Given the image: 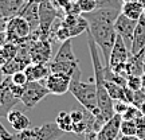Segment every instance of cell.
Here are the masks:
<instances>
[{
	"label": "cell",
	"mask_w": 145,
	"mask_h": 140,
	"mask_svg": "<svg viewBox=\"0 0 145 140\" xmlns=\"http://www.w3.org/2000/svg\"><path fill=\"white\" fill-rule=\"evenodd\" d=\"M120 14L121 10L116 8H97L93 12L83 14V18L89 23V31L104 54L105 66H109L110 53L117 39L114 22L117 20Z\"/></svg>",
	"instance_id": "obj_1"
},
{
	"label": "cell",
	"mask_w": 145,
	"mask_h": 140,
	"mask_svg": "<svg viewBox=\"0 0 145 140\" xmlns=\"http://www.w3.org/2000/svg\"><path fill=\"white\" fill-rule=\"evenodd\" d=\"M88 34V46L89 51H90V57H91V63H93V72H94V81H95V88H97V101H98V108L101 113L104 116L106 121L113 117L116 112H114L113 104L114 101L112 97L109 96L108 89H106V78H105V66L101 63L98 55V46L91 36L90 31H86Z\"/></svg>",
	"instance_id": "obj_2"
},
{
	"label": "cell",
	"mask_w": 145,
	"mask_h": 140,
	"mask_svg": "<svg viewBox=\"0 0 145 140\" xmlns=\"http://www.w3.org/2000/svg\"><path fill=\"white\" fill-rule=\"evenodd\" d=\"M82 73H77L71 77L70 83V93L75 97L79 104L82 105L83 109L89 110L93 116H98L101 110L98 108V101H97V88L95 83L91 82H82L81 81Z\"/></svg>",
	"instance_id": "obj_3"
},
{
	"label": "cell",
	"mask_w": 145,
	"mask_h": 140,
	"mask_svg": "<svg viewBox=\"0 0 145 140\" xmlns=\"http://www.w3.org/2000/svg\"><path fill=\"white\" fill-rule=\"evenodd\" d=\"M65 135L57 123H46L40 127L16 132L12 140H58Z\"/></svg>",
	"instance_id": "obj_4"
},
{
	"label": "cell",
	"mask_w": 145,
	"mask_h": 140,
	"mask_svg": "<svg viewBox=\"0 0 145 140\" xmlns=\"http://www.w3.org/2000/svg\"><path fill=\"white\" fill-rule=\"evenodd\" d=\"M61 10H58L55 5L52 4L51 0H46L39 4V28L34 31L38 36V41H44L48 39V35L51 32L52 22L57 18L61 16Z\"/></svg>",
	"instance_id": "obj_5"
},
{
	"label": "cell",
	"mask_w": 145,
	"mask_h": 140,
	"mask_svg": "<svg viewBox=\"0 0 145 140\" xmlns=\"http://www.w3.org/2000/svg\"><path fill=\"white\" fill-rule=\"evenodd\" d=\"M130 57V50L128 45L124 42V39L120 35H117V39H116V43H114L113 49H112V53H110V61H109V66H105V68H110L114 73H117L122 77L128 78V74H126V63H128V59Z\"/></svg>",
	"instance_id": "obj_6"
},
{
	"label": "cell",
	"mask_w": 145,
	"mask_h": 140,
	"mask_svg": "<svg viewBox=\"0 0 145 140\" xmlns=\"http://www.w3.org/2000/svg\"><path fill=\"white\" fill-rule=\"evenodd\" d=\"M48 94H51L50 90L47 89L44 83H42V81H28L24 85L20 103L24 105L27 110H30L34 106H36L43 99H46Z\"/></svg>",
	"instance_id": "obj_7"
},
{
	"label": "cell",
	"mask_w": 145,
	"mask_h": 140,
	"mask_svg": "<svg viewBox=\"0 0 145 140\" xmlns=\"http://www.w3.org/2000/svg\"><path fill=\"white\" fill-rule=\"evenodd\" d=\"M30 32H31V27L24 18L22 16L10 18V20L7 23V28H5V36L10 43L24 39L30 35Z\"/></svg>",
	"instance_id": "obj_8"
},
{
	"label": "cell",
	"mask_w": 145,
	"mask_h": 140,
	"mask_svg": "<svg viewBox=\"0 0 145 140\" xmlns=\"http://www.w3.org/2000/svg\"><path fill=\"white\" fill-rule=\"evenodd\" d=\"M70 83H71V77L67 74L62 73H50L48 77L46 78L44 85L50 90L51 94L55 96H62L66 92L70 90Z\"/></svg>",
	"instance_id": "obj_9"
},
{
	"label": "cell",
	"mask_w": 145,
	"mask_h": 140,
	"mask_svg": "<svg viewBox=\"0 0 145 140\" xmlns=\"http://www.w3.org/2000/svg\"><path fill=\"white\" fill-rule=\"evenodd\" d=\"M137 22L138 20L130 19L126 15H124L122 12L118 15L117 20L114 22V30L117 32V35H120L124 39V42L129 47V50H130V45H132V39H133L136 26H137Z\"/></svg>",
	"instance_id": "obj_10"
},
{
	"label": "cell",
	"mask_w": 145,
	"mask_h": 140,
	"mask_svg": "<svg viewBox=\"0 0 145 140\" xmlns=\"http://www.w3.org/2000/svg\"><path fill=\"white\" fill-rule=\"evenodd\" d=\"M30 58L32 63H50L51 58V45L48 39L35 41L30 49Z\"/></svg>",
	"instance_id": "obj_11"
},
{
	"label": "cell",
	"mask_w": 145,
	"mask_h": 140,
	"mask_svg": "<svg viewBox=\"0 0 145 140\" xmlns=\"http://www.w3.org/2000/svg\"><path fill=\"white\" fill-rule=\"evenodd\" d=\"M61 23L67 28L70 38H74L89 30V23L83 15H65Z\"/></svg>",
	"instance_id": "obj_12"
},
{
	"label": "cell",
	"mask_w": 145,
	"mask_h": 140,
	"mask_svg": "<svg viewBox=\"0 0 145 140\" xmlns=\"http://www.w3.org/2000/svg\"><path fill=\"white\" fill-rule=\"evenodd\" d=\"M121 121H122V116L116 113L113 117L101 128V131L97 133V139L95 140H117L118 133H120Z\"/></svg>",
	"instance_id": "obj_13"
},
{
	"label": "cell",
	"mask_w": 145,
	"mask_h": 140,
	"mask_svg": "<svg viewBox=\"0 0 145 140\" xmlns=\"http://www.w3.org/2000/svg\"><path fill=\"white\" fill-rule=\"evenodd\" d=\"M145 49V15H142L137 22L132 45H130V54H138Z\"/></svg>",
	"instance_id": "obj_14"
},
{
	"label": "cell",
	"mask_w": 145,
	"mask_h": 140,
	"mask_svg": "<svg viewBox=\"0 0 145 140\" xmlns=\"http://www.w3.org/2000/svg\"><path fill=\"white\" fill-rule=\"evenodd\" d=\"M18 16H22V18H24L28 22V24L31 27V31H36L39 28V23L40 22H39V4L38 3L28 1L26 7L19 12Z\"/></svg>",
	"instance_id": "obj_15"
},
{
	"label": "cell",
	"mask_w": 145,
	"mask_h": 140,
	"mask_svg": "<svg viewBox=\"0 0 145 140\" xmlns=\"http://www.w3.org/2000/svg\"><path fill=\"white\" fill-rule=\"evenodd\" d=\"M28 81H42L43 78H47L50 74V66L48 63H30L24 69Z\"/></svg>",
	"instance_id": "obj_16"
},
{
	"label": "cell",
	"mask_w": 145,
	"mask_h": 140,
	"mask_svg": "<svg viewBox=\"0 0 145 140\" xmlns=\"http://www.w3.org/2000/svg\"><path fill=\"white\" fill-rule=\"evenodd\" d=\"M5 119H7V121L10 123L11 127H12L16 132H20V131L27 129V128H30V125H31L30 119H28L23 112L16 110V109L10 110Z\"/></svg>",
	"instance_id": "obj_17"
},
{
	"label": "cell",
	"mask_w": 145,
	"mask_h": 140,
	"mask_svg": "<svg viewBox=\"0 0 145 140\" xmlns=\"http://www.w3.org/2000/svg\"><path fill=\"white\" fill-rule=\"evenodd\" d=\"M10 82H11V77H8V82H7V86L4 89V94H3V103H1V106H0V117H7L8 112L12 110V108L18 103H20V99L15 97L14 94L11 93L10 88H8Z\"/></svg>",
	"instance_id": "obj_18"
},
{
	"label": "cell",
	"mask_w": 145,
	"mask_h": 140,
	"mask_svg": "<svg viewBox=\"0 0 145 140\" xmlns=\"http://www.w3.org/2000/svg\"><path fill=\"white\" fill-rule=\"evenodd\" d=\"M52 61L55 62H78L77 57L74 55L71 46V39H69L66 42H62V45L59 47L58 53L55 54V57L52 58Z\"/></svg>",
	"instance_id": "obj_19"
},
{
	"label": "cell",
	"mask_w": 145,
	"mask_h": 140,
	"mask_svg": "<svg viewBox=\"0 0 145 140\" xmlns=\"http://www.w3.org/2000/svg\"><path fill=\"white\" fill-rule=\"evenodd\" d=\"M144 5L140 1H126V3H122L121 12L133 20H138L144 15Z\"/></svg>",
	"instance_id": "obj_20"
},
{
	"label": "cell",
	"mask_w": 145,
	"mask_h": 140,
	"mask_svg": "<svg viewBox=\"0 0 145 140\" xmlns=\"http://www.w3.org/2000/svg\"><path fill=\"white\" fill-rule=\"evenodd\" d=\"M55 123L58 124V127L66 133V132H72V119H71V114L70 112H66V110H62L59 112L55 119Z\"/></svg>",
	"instance_id": "obj_21"
},
{
	"label": "cell",
	"mask_w": 145,
	"mask_h": 140,
	"mask_svg": "<svg viewBox=\"0 0 145 140\" xmlns=\"http://www.w3.org/2000/svg\"><path fill=\"white\" fill-rule=\"evenodd\" d=\"M77 4L79 7L81 12L83 14H89V12H93L98 8V3L97 0H77Z\"/></svg>",
	"instance_id": "obj_22"
},
{
	"label": "cell",
	"mask_w": 145,
	"mask_h": 140,
	"mask_svg": "<svg viewBox=\"0 0 145 140\" xmlns=\"http://www.w3.org/2000/svg\"><path fill=\"white\" fill-rule=\"evenodd\" d=\"M120 132H121V135H126V136L136 135L135 120H124L122 119V121H121V127H120Z\"/></svg>",
	"instance_id": "obj_23"
},
{
	"label": "cell",
	"mask_w": 145,
	"mask_h": 140,
	"mask_svg": "<svg viewBox=\"0 0 145 140\" xmlns=\"http://www.w3.org/2000/svg\"><path fill=\"white\" fill-rule=\"evenodd\" d=\"M135 123H136V136H138L141 140H144L145 139V114L141 113L135 120Z\"/></svg>",
	"instance_id": "obj_24"
},
{
	"label": "cell",
	"mask_w": 145,
	"mask_h": 140,
	"mask_svg": "<svg viewBox=\"0 0 145 140\" xmlns=\"http://www.w3.org/2000/svg\"><path fill=\"white\" fill-rule=\"evenodd\" d=\"M140 114H141L140 108H137L136 105L130 104L129 108H128V110L122 114V119H124V120H136L138 116H140Z\"/></svg>",
	"instance_id": "obj_25"
},
{
	"label": "cell",
	"mask_w": 145,
	"mask_h": 140,
	"mask_svg": "<svg viewBox=\"0 0 145 140\" xmlns=\"http://www.w3.org/2000/svg\"><path fill=\"white\" fill-rule=\"evenodd\" d=\"M126 86H128L129 89H132L133 92H135V90H138V89H142L141 77H140V76H129V77H128Z\"/></svg>",
	"instance_id": "obj_26"
},
{
	"label": "cell",
	"mask_w": 145,
	"mask_h": 140,
	"mask_svg": "<svg viewBox=\"0 0 145 140\" xmlns=\"http://www.w3.org/2000/svg\"><path fill=\"white\" fill-rule=\"evenodd\" d=\"M11 81L14 83H16V85L24 86V85L28 82V78H27L24 70H22V72H18V73H15V74H12V76H11Z\"/></svg>",
	"instance_id": "obj_27"
},
{
	"label": "cell",
	"mask_w": 145,
	"mask_h": 140,
	"mask_svg": "<svg viewBox=\"0 0 145 140\" xmlns=\"http://www.w3.org/2000/svg\"><path fill=\"white\" fill-rule=\"evenodd\" d=\"M129 103H126V101H122V100H116L113 104V108H114V112L117 114H122L128 110V108H129Z\"/></svg>",
	"instance_id": "obj_28"
},
{
	"label": "cell",
	"mask_w": 145,
	"mask_h": 140,
	"mask_svg": "<svg viewBox=\"0 0 145 140\" xmlns=\"http://www.w3.org/2000/svg\"><path fill=\"white\" fill-rule=\"evenodd\" d=\"M144 103H145V90L144 89L135 90V93H133V103L132 104L136 105L137 108H140Z\"/></svg>",
	"instance_id": "obj_29"
},
{
	"label": "cell",
	"mask_w": 145,
	"mask_h": 140,
	"mask_svg": "<svg viewBox=\"0 0 145 140\" xmlns=\"http://www.w3.org/2000/svg\"><path fill=\"white\" fill-rule=\"evenodd\" d=\"M10 5H11V0H0V12L4 16H7L10 19Z\"/></svg>",
	"instance_id": "obj_30"
},
{
	"label": "cell",
	"mask_w": 145,
	"mask_h": 140,
	"mask_svg": "<svg viewBox=\"0 0 145 140\" xmlns=\"http://www.w3.org/2000/svg\"><path fill=\"white\" fill-rule=\"evenodd\" d=\"M0 139L1 140H12L14 139V135H11L8 131L4 128V125L0 123Z\"/></svg>",
	"instance_id": "obj_31"
},
{
	"label": "cell",
	"mask_w": 145,
	"mask_h": 140,
	"mask_svg": "<svg viewBox=\"0 0 145 140\" xmlns=\"http://www.w3.org/2000/svg\"><path fill=\"white\" fill-rule=\"evenodd\" d=\"M7 82H8V77H5L3 83L0 85V106H1V103H3V94H4V89L7 86Z\"/></svg>",
	"instance_id": "obj_32"
},
{
	"label": "cell",
	"mask_w": 145,
	"mask_h": 140,
	"mask_svg": "<svg viewBox=\"0 0 145 140\" xmlns=\"http://www.w3.org/2000/svg\"><path fill=\"white\" fill-rule=\"evenodd\" d=\"M117 140H141L138 136H136V135H133V136H126V135H121L120 137H117Z\"/></svg>",
	"instance_id": "obj_33"
},
{
	"label": "cell",
	"mask_w": 145,
	"mask_h": 140,
	"mask_svg": "<svg viewBox=\"0 0 145 140\" xmlns=\"http://www.w3.org/2000/svg\"><path fill=\"white\" fill-rule=\"evenodd\" d=\"M5 74H4V72H3V66L0 65V85L3 83V81L5 80V77H4Z\"/></svg>",
	"instance_id": "obj_34"
},
{
	"label": "cell",
	"mask_w": 145,
	"mask_h": 140,
	"mask_svg": "<svg viewBox=\"0 0 145 140\" xmlns=\"http://www.w3.org/2000/svg\"><path fill=\"white\" fill-rule=\"evenodd\" d=\"M141 83H142V89H145V65H144V72L141 74Z\"/></svg>",
	"instance_id": "obj_35"
},
{
	"label": "cell",
	"mask_w": 145,
	"mask_h": 140,
	"mask_svg": "<svg viewBox=\"0 0 145 140\" xmlns=\"http://www.w3.org/2000/svg\"><path fill=\"white\" fill-rule=\"evenodd\" d=\"M31 3H38V4H40V3H43V1H46V0H30Z\"/></svg>",
	"instance_id": "obj_36"
},
{
	"label": "cell",
	"mask_w": 145,
	"mask_h": 140,
	"mask_svg": "<svg viewBox=\"0 0 145 140\" xmlns=\"http://www.w3.org/2000/svg\"><path fill=\"white\" fill-rule=\"evenodd\" d=\"M126 1H138V0H122V3H126Z\"/></svg>",
	"instance_id": "obj_37"
},
{
	"label": "cell",
	"mask_w": 145,
	"mask_h": 140,
	"mask_svg": "<svg viewBox=\"0 0 145 140\" xmlns=\"http://www.w3.org/2000/svg\"><path fill=\"white\" fill-rule=\"evenodd\" d=\"M138 1H140V3H141V4H142V5H144V8H145V0H138Z\"/></svg>",
	"instance_id": "obj_38"
},
{
	"label": "cell",
	"mask_w": 145,
	"mask_h": 140,
	"mask_svg": "<svg viewBox=\"0 0 145 140\" xmlns=\"http://www.w3.org/2000/svg\"><path fill=\"white\" fill-rule=\"evenodd\" d=\"M144 15H145V10H144Z\"/></svg>",
	"instance_id": "obj_39"
},
{
	"label": "cell",
	"mask_w": 145,
	"mask_h": 140,
	"mask_svg": "<svg viewBox=\"0 0 145 140\" xmlns=\"http://www.w3.org/2000/svg\"><path fill=\"white\" fill-rule=\"evenodd\" d=\"M0 140H1V139H0Z\"/></svg>",
	"instance_id": "obj_40"
},
{
	"label": "cell",
	"mask_w": 145,
	"mask_h": 140,
	"mask_svg": "<svg viewBox=\"0 0 145 140\" xmlns=\"http://www.w3.org/2000/svg\"><path fill=\"white\" fill-rule=\"evenodd\" d=\"M144 90H145V89H144Z\"/></svg>",
	"instance_id": "obj_41"
},
{
	"label": "cell",
	"mask_w": 145,
	"mask_h": 140,
	"mask_svg": "<svg viewBox=\"0 0 145 140\" xmlns=\"http://www.w3.org/2000/svg\"><path fill=\"white\" fill-rule=\"evenodd\" d=\"M144 140H145V139H144Z\"/></svg>",
	"instance_id": "obj_42"
}]
</instances>
